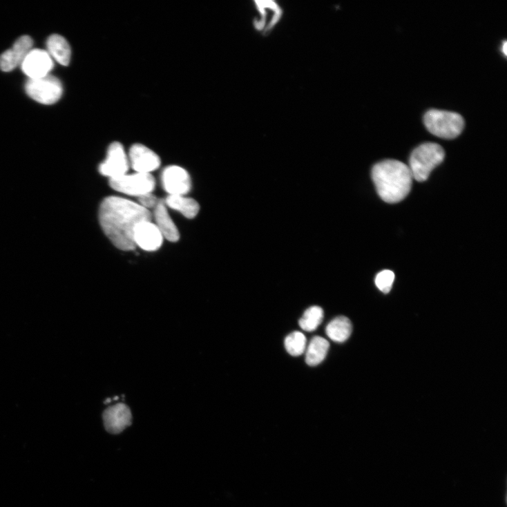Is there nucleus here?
I'll return each instance as SVG.
<instances>
[{
	"instance_id": "nucleus-3",
	"label": "nucleus",
	"mask_w": 507,
	"mask_h": 507,
	"mask_svg": "<svg viewBox=\"0 0 507 507\" xmlns=\"http://www.w3.org/2000/svg\"><path fill=\"white\" fill-rule=\"evenodd\" d=\"M445 151L437 143L425 142L417 148L411 155L410 169L413 178L423 182L431 171L440 165L445 159Z\"/></svg>"
},
{
	"instance_id": "nucleus-16",
	"label": "nucleus",
	"mask_w": 507,
	"mask_h": 507,
	"mask_svg": "<svg viewBox=\"0 0 507 507\" xmlns=\"http://www.w3.org/2000/svg\"><path fill=\"white\" fill-rule=\"evenodd\" d=\"M352 332L350 320L345 316H338L332 320L325 328V333L334 342L344 343Z\"/></svg>"
},
{
	"instance_id": "nucleus-20",
	"label": "nucleus",
	"mask_w": 507,
	"mask_h": 507,
	"mask_svg": "<svg viewBox=\"0 0 507 507\" xmlns=\"http://www.w3.org/2000/svg\"><path fill=\"white\" fill-rule=\"evenodd\" d=\"M285 347L289 354L300 356L306 351L307 338L303 333L295 332L286 337Z\"/></svg>"
},
{
	"instance_id": "nucleus-12",
	"label": "nucleus",
	"mask_w": 507,
	"mask_h": 507,
	"mask_svg": "<svg viewBox=\"0 0 507 507\" xmlns=\"http://www.w3.org/2000/svg\"><path fill=\"white\" fill-rule=\"evenodd\" d=\"M104 425L106 430L113 434L122 432L132 423L130 409L123 403L108 408L103 414Z\"/></svg>"
},
{
	"instance_id": "nucleus-7",
	"label": "nucleus",
	"mask_w": 507,
	"mask_h": 507,
	"mask_svg": "<svg viewBox=\"0 0 507 507\" xmlns=\"http://www.w3.org/2000/svg\"><path fill=\"white\" fill-rule=\"evenodd\" d=\"M29 79H41L50 75L54 68L52 58L46 50L32 49L21 65Z\"/></svg>"
},
{
	"instance_id": "nucleus-13",
	"label": "nucleus",
	"mask_w": 507,
	"mask_h": 507,
	"mask_svg": "<svg viewBox=\"0 0 507 507\" xmlns=\"http://www.w3.org/2000/svg\"><path fill=\"white\" fill-rule=\"evenodd\" d=\"M134 242L144 250L153 251L162 246L163 236L151 222H142L135 229Z\"/></svg>"
},
{
	"instance_id": "nucleus-15",
	"label": "nucleus",
	"mask_w": 507,
	"mask_h": 507,
	"mask_svg": "<svg viewBox=\"0 0 507 507\" xmlns=\"http://www.w3.org/2000/svg\"><path fill=\"white\" fill-rule=\"evenodd\" d=\"M48 52L57 62L63 66H68L70 61V48L62 36L55 34L50 36L47 41Z\"/></svg>"
},
{
	"instance_id": "nucleus-18",
	"label": "nucleus",
	"mask_w": 507,
	"mask_h": 507,
	"mask_svg": "<svg viewBox=\"0 0 507 507\" xmlns=\"http://www.w3.org/2000/svg\"><path fill=\"white\" fill-rule=\"evenodd\" d=\"M164 201L167 206L180 211L190 220L194 219L200 211L198 202L182 195H169Z\"/></svg>"
},
{
	"instance_id": "nucleus-10",
	"label": "nucleus",
	"mask_w": 507,
	"mask_h": 507,
	"mask_svg": "<svg viewBox=\"0 0 507 507\" xmlns=\"http://www.w3.org/2000/svg\"><path fill=\"white\" fill-rule=\"evenodd\" d=\"M32 39L28 35L21 36L14 44L12 48L0 56V69L10 72L21 66L23 60L32 50Z\"/></svg>"
},
{
	"instance_id": "nucleus-22",
	"label": "nucleus",
	"mask_w": 507,
	"mask_h": 507,
	"mask_svg": "<svg viewBox=\"0 0 507 507\" xmlns=\"http://www.w3.org/2000/svg\"><path fill=\"white\" fill-rule=\"evenodd\" d=\"M137 200L140 202V205L147 209L155 208L160 200L155 195L152 194V193L140 195L137 197Z\"/></svg>"
},
{
	"instance_id": "nucleus-23",
	"label": "nucleus",
	"mask_w": 507,
	"mask_h": 507,
	"mask_svg": "<svg viewBox=\"0 0 507 507\" xmlns=\"http://www.w3.org/2000/svg\"><path fill=\"white\" fill-rule=\"evenodd\" d=\"M506 48H507V44H506V41H504V43H503V46H502V50H502V52H504V54L505 55H506V54H507V53H506V51H507V49H506Z\"/></svg>"
},
{
	"instance_id": "nucleus-5",
	"label": "nucleus",
	"mask_w": 507,
	"mask_h": 507,
	"mask_svg": "<svg viewBox=\"0 0 507 507\" xmlns=\"http://www.w3.org/2000/svg\"><path fill=\"white\" fill-rule=\"evenodd\" d=\"M25 90L33 100L46 105L58 102L63 93L61 82L50 75L41 79H28Z\"/></svg>"
},
{
	"instance_id": "nucleus-1",
	"label": "nucleus",
	"mask_w": 507,
	"mask_h": 507,
	"mask_svg": "<svg viewBox=\"0 0 507 507\" xmlns=\"http://www.w3.org/2000/svg\"><path fill=\"white\" fill-rule=\"evenodd\" d=\"M151 220L152 213L149 209L118 197L105 198L99 210V221L104 233L123 251L135 249V227L140 223Z\"/></svg>"
},
{
	"instance_id": "nucleus-2",
	"label": "nucleus",
	"mask_w": 507,
	"mask_h": 507,
	"mask_svg": "<svg viewBox=\"0 0 507 507\" xmlns=\"http://www.w3.org/2000/svg\"><path fill=\"white\" fill-rule=\"evenodd\" d=\"M372 174L377 193L385 202H400L411 191L414 178L409 166L403 162L384 160L373 167Z\"/></svg>"
},
{
	"instance_id": "nucleus-14",
	"label": "nucleus",
	"mask_w": 507,
	"mask_h": 507,
	"mask_svg": "<svg viewBox=\"0 0 507 507\" xmlns=\"http://www.w3.org/2000/svg\"><path fill=\"white\" fill-rule=\"evenodd\" d=\"M155 219L157 227L163 237L167 240L175 242L180 238V234L175 224L173 222L169 214L168 213L165 201L164 199H160L157 206L155 208Z\"/></svg>"
},
{
	"instance_id": "nucleus-21",
	"label": "nucleus",
	"mask_w": 507,
	"mask_h": 507,
	"mask_svg": "<svg viewBox=\"0 0 507 507\" xmlns=\"http://www.w3.org/2000/svg\"><path fill=\"white\" fill-rule=\"evenodd\" d=\"M395 276L390 270H384L379 273L375 279L376 287L383 294H388L391 291Z\"/></svg>"
},
{
	"instance_id": "nucleus-8",
	"label": "nucleus",
	"mask_w": 507,
	"mask_h": 507,
	"mask_svg": "<svg viewBox=\"0 0 507 507\" xmlns=\"http://www.w3.org/2000/svg\"><path fill=\"white\" fill-rule=\"evenodd\" d=\"M129 169V161L122 144L113 142L108 149L106 160L99 166V173L111 178L126 175Z\"/></svg>"
},
{
	"instance_id": "nucleus-4",
	"label": "nucleus",
	"mask_w": 507,
	"mask_h": 507,
	"mask_svg": "<svg viewBox=\"0 0 507 507\" xmlns=\"http://www.w3.org/2000/svg\"><path fill=\"white\" fill-rule=\"evenodd\" d=\"M424 123L433 135L452 139L461 134L464 128L463 118L458 113L430 110L424 116Z\"/></svg>"
},
{
	"instance_id": "nucleus-19",
	"label": "nucleus",
	"mask_w": 507,
	"mask_h": 507,
	"mask_svg": "<svg viewBox=\"0 0 507 507\" xmlns=\"http://www.w3.org/2000/svg\"><path fill=\"white\" fill-rule=\"evenodd\" d=\"M323 316V310L320 307H309L299 321L300 328L307 332H314L322 323Z\"/></svg>"
},
{
	"instance_id": "nucleus-9",
	"label": "nucleus",
	"mask_w": 507,
	"mask_h": 507,
	"mask_svg": "<svg viewBox=\"0 0 507 507\" xmlns=\"http://www.w3.org/2000/svg\"><path fill=\"white\" fill-rule=\"evenodd\" d=\"M162 184L164 190L170 195H184L191 189V179L189 173L183 168L172 166L165 169L162 173Z\"/></svg>"
},
{
	"instance_id": "nucleus-11",
	"label": "nucleus",
	"mask_w": 507,
	"mask_h": 507,
	"mask_svg": "<svg viewBox=\"0 0 507 507\" xmlns=\"http://www.w3.org/2000/svg\"><path fill=\"white\" fill-rule=\"evenodd\" d=\"M129 157L131 166L137 173H151L161 164L159 156L140 144H134L131 147Z\"/></svg>"
},
{
	"instance_id": "nucleus-17",
	"label": "nucleus",
	"mask_w": 507,
	"mask_h": 507,
	"mask_svg": "<svg viewBox=\"0 0 507 507\" xmlns=\"http://www.w3.org/2000/svg\"><path fill=\"white\" fill-rule=\"evenodd\" d=\"M330 344L327 339L320 336H316L312 339L306 348V362L312 367H315L321 363L327 357Z\"/></svg>"
},
{
	"instance_id": "nucleus-6",
	"label": "nucleus",
	"mask_w": 507,
	"mask_h": 507,
	"mask_svg": "<svg viewBox=\"0 0 507 507\" xmlns=\"http://www.w3.org/2000/svg\"><path fill=\"white\" fill-rule=\"evenodd\" d=\"M110 186L120 193L139 197L152 193L155 188V179L151 173H137L110 179Z\"/></svg>"
}]
</instances>
